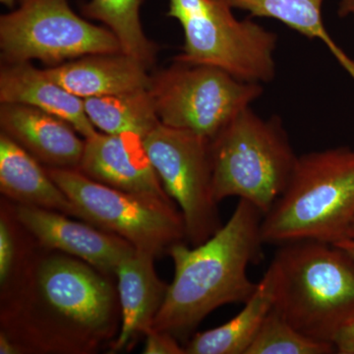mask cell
<instances>
[{
	"instance_id": "484cf974",
	"label": "cell",
	"mask_w": 354,
	"mask_h": 354,
	"mask_svg": "<svg viewBox=\"0 0 354 354\" xmlns=\"http://www.w3.org/2000/svg\"><path fill=\"white\" fill-rule=\"evenodd\" d=\"M0 353L23 354L19 346L1 330H0Z\"/></svg>"
},
{
	"instance_id": "d6986e66",
	"label": "cell",
	"mask_w": 354,
	"mask_h": 354,
	"mask_svg": "<svg viewBox=\"0 0 354 354\" xmlns=\"http://www.w3.org/2000/svg\"><path fill=\"white\" fill-rule=\"evenodd\" d=\"M93 125L106 134L133 132L145 137L160 122L148 90L84 100Z\"/></svg>"
},
{
	"instance_id": "ac0fdd59",
	"label": "cell",
	"mask_w": 354,
	"mask_h": 354,
	"mask_svg": "<svg viewBox=\"0 0 354 354\" xmlns=\"http://www.w3.org/2000/svg\"><path fill=\"white\" fill-rule=\"evenodd\" d=\"M277 274L270 264L252 297L227 323L192 335L185 354H245L276 302Z\"/></svg>"
},
{
	"instance_id": "603a6c76",
	"label": "cell",
	"mask_w": 354,
	"mask_h": 354,
	"mask_svg": "<svg viewBox=\"0 0 354 354\" xmlns=\"http://www.w3.org/2000/svg\"><path fill=\"white\" fill-rule=\"evenodd\" d=\"M21 225L11 208L1 205L0 216V286L8 281L24 250L28 239L20 241Z\"/></svg>"
},
{
	"instance_id": "ffe728a7",
	"label": "cell",
	"mask_w": 354,
	"mask_h": 354,
	"mask_svg": "<svg viewBox=\"0 0 354 354\" xmlns=\"http://www.w3.org/2000/svg\"><path fill=\"white\" fill-rule=\"evenodd\" d=\"M142 2L143 0H90L83 4L82 12L86 17L100 21L109 28L120 41L123 53L150 68L158 50L142 28Z\"/></svg>"
},
{
	"instance_id": "4316f807",
	"label": "cell",
	"mask_w": 354,
	"mask_h": 354,
	"mask_svg": "<svg viewBox=\"0 0 354 354\" xmlns=\"http://www.w3.org/2000/svg\"><path fill=\"white\" fill-rule=\"evenodd\" d=\"M337 13L341 18H351L354 22V0H339Z\"/></svg>"
},
{
	"instance_id": "9a60e30c",
	"label": "cell",
	"mask_w": 354,
	"mask_h": 354,
	"mask_svg": "<svg viewBox=\"0 0 354 354\" xmlns=\"http://www.w3.org/2000/svg\"><path fill=\"white\" fill-rule=\"evenodd\" d=\"M140 60L120 51L97 53L44 69L65 90L81 99L148 90L152 76Z\"/></svg>"
},
{
	"instance_id": "7c38bea8",
	"label": "cell",
	"mask_w": 354,
	"mask_h": 354,
	"mask_svg": "<svg viewBox=\"0 0 354 354\" xmlns=\"http://www.w3.org/2000/svg\"><path fill=\"white\" fill-rule=\"evenodd\" d=\"M78 171L97 183L153 199L174 201L153 169L144 138L133 132L85 139Z\"/></svg>"
},
{
	"instance_id": "52a82bcc",
	"label": "cell",
	"mask_w": 354,
	"mask_h": 354,
	"mask_svg": "<svg viewBox=\"0 0 354 354\" xmlns=\"http://www.w3.org/2000/svg\"><path fill=\"white\" fill-rule=\"evenodd\" d=\"M46 169L73 203L80 220L122 237L138 250L160 257L186 241L183 214L174 201L116 189L78 169Z\"/></svg>"
},
{
	"instance_id": "2e32d148",
	"label": "cell",
	"mask_w": 354,
	"mask_h": 354,
	"mask_svg": "<svg viewBox=\"0 0 354 354\" xmlns=\"http://www.w3.org/2000/svg\"><path fill=\"white\" fill-rule=\"evenodd\" d=\"M0 102L32 106L70 123L90 138L97 134L86 113L84 100L53 81L31 62H4L0 70Z\"/></svg>"
},
{
	"instance_id": "5bb4252c",
	"label": "cell",
	"mask_w": 354,
	"mask_h": 354,
	"mask_svg": "<svg viewBox=\"0 0 354 354\" xmlns=\"http://www.w3.org/2000/svg\"><path fill=\"white\" fill-rule=\"evenodd\" d=\"M156 258L136 249L116 269L121 325L109 353L129 351L153 328L169 288L156 272Z\"/></svg>"
},
{
	"instance_id": "d4e9b609",
	"label": "cell",
	"mask_w": 354,
	"mask_h": 354,
	"mask_svg": "<svg viewBox=\"0 0 354 354\" xmlns=\"http://www.w3.org/2000/svg\"><path fill=\"white\" fill-rule=\"evenodd\" d=\"M335 353L354 354V321L335 337Z\"/></svg>"
},
{
	"instance_id": "30bf717a",
	"label": "cell",
	"mask_w": 354,
	"mask_h": 354,
	"mask_svg": "<svg viewBox=\"0 0 354 354\" xmlns=\"http://www.w3.org/2000/svg\"><path fill=\"white\" fill-rule=\"evenodd\" d=\"M209 141L162 122L144 137L165 192L183 214L186 241L192 246L206 241L223 225L213 193Z\"/></svg>"
},
{
	"instance_id": "f546056e",
	"label": "cell",
	"mask_w": 354,
	"mask_h": 354,
	"mask_svg": "<svg viewBox=\"0 0 354 354\" xmlns=\"http://www.w3.org/2000/svg\"><path fill=\"white\" fill-rule=\"evenodd\" d=\"M348 239H354V221L353 225L351 227V232H349Z\"/></svg>"
},
{
	"instance_id": "3957f363",
	"label": "cell",
	"mask_w": 354,
	"mask_h": 354,
	"mask_svg": "<svg viewBox=\"0 0 354 354\" xmlns=\"http://www.w3.org/2000/svg\"><path fill=\"white\" fill-rule=\"evenodd\" d=\"M354 221V150L346 147L298 156L283 194L263 216L265 244L348 239Z\"/></svg>"
},
{
	"instance_id": "44dd1931",
	"label": "cell",
	"mask_w": 354,
	"mask_h": 354,
	"mask_svg": "<svg viewBox=\"0 0 354 354\" xmlns=\"http://www.w3.org/2000/svg\"><path fill=\"white\" fill-rule=\"evenodd\" d=\"M232 9L245 11L250 18H269L311 39H320L335 57L344 51L330 38L323 20L325 0H225Z\"/></svg>"
},
{
	"instance_id": "8fae6325",
	"label": "cell",
	"mask_w": 354,
	"mask_h": 354,
	"mask_svg": "<svg viewBox=\"0 0 354 354\" xmlns=\"http://www.w3.org/2000/svg\"><path fill=\"white\" fill-rule=\"evenodd\" d=\"M10 208L39 245L83 260L108 276H115L121 261L136 250L122 237L64 214L16 203Z\"/></svg>"
},
{
	"instance_id": "e0dca14e",
	"label": "cell",
	"mask_w": 354,
	"mask_h": 354,
	"mask_svg": "<svg viewBox=\"0 0 354 354\" xmlns=\"http://www.w3.org/2000/svg\"><path fill=\"white\" fill-rule=\"evenodd\" d=\"M0 191L16 204L39 207L79 218L78 211L46 167L23 147L0 134Z\"/></svg>"
},
{
	"instance_id": "8992f818",
	"label": "cell",
	"mask_w": 354,
	"mask_h": 354,
	"mask_svg": "<svg viewBox=\"0 0 354 354\" xmlns=\"http://www.w3.org/2000/svg\"><path fill=\"white\" fill-rule=\"evenodd\" d=\"M232 10L225 0H169L167 16L184 34L174 60L218 67L244 82H272L278 36L251 18L237 19Z\"/></svg>"
},
{
	"instance_id": "f1b7e54d",
	"label": "cell",
	"mask_w": 354,
	"mask_h": 354,
	"mask_svg": "<svg viewBox=\"0 0 354 354\" xmlns=\"http://www.w3.org/2000/svg\"><path fill=\"white\" fill-rule=\"evenodd\" d=\"M0 2L6 7H8V8H14L16 0H0Z\"/></svg>"
},
{
	"instance_id": "9c48e42d",
	"label": "cell",
	"mask_w": 354,
	"mask_h": 354,
	"mask_svg": "<svg viewBox=\"0 0 354 354\" xmlns=\"http://www.w3.org/2000/svg\"><path fill=\"white\" fill-rule=\"evenodd\" d=\"M17 1V8L0 17L4 62L37 59L51 67L86 55L122 51L109 28L77 15L68 0Z\"/></svg>"
},
{
	"instance_id": "4fadbf2b",
	"label": "cell",
	"mask_w": 354,
	"mask_h": 354,
	"mask_svg": "<svg viewBox=\"0 0 354 354\" xmlns=\"http://www.w3.org/2000/svg\"><path fill=\"white\" fill-rule=\"evenodd\" d=\"M0 127L46 167L78 169L85 139L67 121L32 106L1 102Z\"/></svg>"
},
{
	"instance_id": "cb8c5ba5",
	"label": "cell",
	"mask_w": 354,
	"mask_h": 354,
	"mask_svg": "<svg viewBox=\"0 0 354 354\" xmlns=\"http://www.w3.org/2000/svg\"><path fill=\"white\" fill-rule=\"evenodd\" d=\"M144 354H185L184 346L179 339L164 330H149L145 335Z\"/></svg>"
},
{
	"instance_id": "277c9868",
	"label": "cell",
	"mask_w": 354,
	"mask_h": 354,
	"mask_svg": "<svg viewBox=\"0 0 354 354\" xmlns=\"http://www.w3.org/2000/svg\"><path fill=\"white\" fill-rule=\"evenodd\" d=\"M271 264L274 308L302 334L334 344L354 321L353 258L335 244L302 241L279 245Z\"/></svg>"
},
{
	"instance_id": "ba28073f",
	"label": "cell",
	"mask_w": 354,
	"mask_h": 354,
	"mask_svg": "<svg viewBox=\"0 0 354 354\" xmlns=\"http://www.w3.org/2000/svg\"><path fill=\"white\" fill-rule=\"evenodd\" d=\"M218 67L174 62L152 76L149 92L162 124L212 140L236 114L263 94Z\"/></svg>"
},
{
	"instance_id": "5b68a950",
	"label": "cell",
	"mask_w": 354,
	"mask_h": 354,
	"mask_svg": "<svg viewBox=\"0 0 354 354\" xmlns=\"http://www.w3.org/2000/svg\"><path fill=\"white\" fill-rule=\"evenodd\" d=\"M216 201L239 197L267 214L283 194L298 156L281 120L250 106L209 141Z\"/></svg>"
},
{
	"instance_id": "6da1fadb",
	"label": "cell",
	"mask_w": 354,
	"mask_h": 354,
	"mask_svg": "<svg viewBox=\"0 0 354 354\" xmlns=\"http://www.w3.org/2000/svg\"><path fill=\"white\" fill-rule=\"evenodd\" d=\"M0 325L23 354L97 353L120 333L118 288L83 260L30 241L1 286Z\"/></svg>"
},
{
	"instance_id": "7402d4cb",
	"label": "cell",
	"mask_w": 354,
	"mask_h": 354,
	"mask_svg": "<svg viewBox=\"0 0 354 354\" xmlns=\"http://www.w3.org/2000/svg\"><path fill=\"white\" fill-rule=\"evenodd\" d=\"M330 353H335L334 344L302 334L272 308L245 354Z\"/></svg>"
},
{
	"instance_id": "7a4b0ae2",
	"label": "cell",
	"mask_w": 354,
	"mask_h": 354,
	"mask_svg": "<svg viewBox=\"0 0 354 354\" xmlns=\"http://www.w3.org/2000/svg\"><path fill=\"white\" fill-rule=\"evenodd\" d=\"M264 214L239 200L225 225L199 245L174 244L169 254L174 264L153 329L188 339L198 325L223 305L244 304L257 288L248 268L259 259L264 243L261 234Z\"/></svg>"
},
{
	"instance_id": "83f0119b",
	"label": "cell",
	"mask_w": 354,
	"mask_h": 354,
	"mask_svg": "<svg viewBox=\"0 0 354 354\" xmlns=\"http://www.w3.org/2000/svg\"><path fill=\"white\" fill-rule=\"evenodd\" d=\"M335 245L341 247V248L346 250L354 259V239H346V241L335 243Z\"/></svg>"
}]
</instances>
